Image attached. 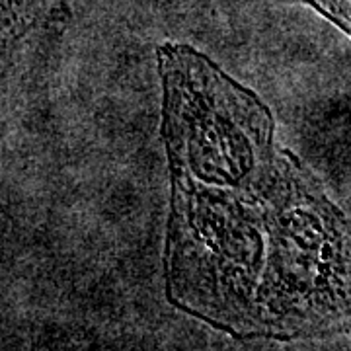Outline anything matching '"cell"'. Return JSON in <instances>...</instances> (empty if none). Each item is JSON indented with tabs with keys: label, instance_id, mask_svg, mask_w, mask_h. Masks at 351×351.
I'll return each mask as SVG.
<instances>
[{
	"label": "cell",
	"instance_id": "obj_1",
	"mask_svg": "<svg viewBox=\"0 0 351 351\" xmlns=\"http://www.w3.org/2000/svg\"><path fill=\"white\" fill-rule=\"evenodd\" d=\"M170 211L164 289L240 339L351 332V219L279 145L262 98L199 49L156 47Z\"/></svg>",
	"mask_w": 351,
	"mask_h": 351
},
{
	"label": "cell",
	"instance_id": "obj_2",
	"mask_svg": "<svg viewBox=\"0 0 351 351\" xmlns=\"http://www.w3.org/2000/svg\"><path fill=\"white\" fill-rule=\"evenodd\" d=\"M311 6L351 38V0H289Z\"/></svg>",
	"mask_w": 351,
	"mask_h": 351
}]
</instances>
